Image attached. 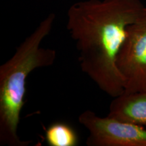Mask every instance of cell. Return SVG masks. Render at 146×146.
I'll return each instance as SVG.
<instances>
[{"mask_svg": "<svg viewBox=\"0 0 146 146\" xmlns=\"http://www.w3.org/2000/svg\"><path fill=\"white\" fill-rule=\"evenodd\" d=\"M108 116L146 127V91L124 93L114 98Z\"/></svg>", "mask_w": 146, "mask_h": 146, "instance_id": "5", "label": "cell"}, {"mask_svg": "<svg viewBox=\"0 0 146 146\" xmlns=\"http://www.w3.org/2000/svg\"><path fill=\"white\" fill-rule=\"evenodd\" d=\"M78 122L88 131V146H146L143 126L108 116L100 117L91 110L78 116Z\"/></svg>", "mask_w": 146, "mask_h": 146, "instance_id": "4", "label": "cell"}, {"mask_svg": "<svg viewBox=\"0 0 146 146\" xmlns=\"http://www.w3.org/2000/svg\"><path fill=\"white\" fill-rule=\"evenodd\" d=\"M45 138L50 146H76L78 143L76 131L64 123L51 125L45 131Z\"/></svg>", "mask_w": 146, "mask_h": 146, "instance_id": "6", "label": "cell"}, {"mask_svg": "<svg viewBox=\"0 0 146 146\" xmlns=\"http://www.w3.org/2000/svg\"><path fill=\"white\" fill-rule=\"evenodd\" d=\"M127 94L146 91V6L127 28L117 60Z\"/></svg>", "mask_w": 146, "mask_h": 146, "instance_id": "3", "label": "cell"}, {"mask_svg": "<svg viewBox=\"0 0 146 146\" xmlns=\"http://www.w3.org/2000/svg\"><path fill=\"white\" fill-rule=\"evenodd\" d=\"M56 16L50 13L22 42L8 60L0 66V144L28 146L18 134L21 113L25 104L27 79L33 71L54 64L57 53L41 47L52 31Z\"/></svg>", "mask_w": 146, "mask_h": 146, "instance_id": "2", "label": "cell"}, {"mask_svg": "<svg viewBox=\"0 0 146 146\" xmlns=\"http://www.w3.org/2000/svg\"><path fill=\"white\" fill-rule=\"evenodd\" d=\"M143 7L140 0H85L73 3L67 12L66 29L81 70L113 98L125 92L118 56L128 27Z\"/></svg>", "mask_w": 146, "mask_h": 146, "instance_id": "1", "label": "cell"}]
</instances>
